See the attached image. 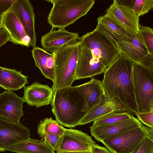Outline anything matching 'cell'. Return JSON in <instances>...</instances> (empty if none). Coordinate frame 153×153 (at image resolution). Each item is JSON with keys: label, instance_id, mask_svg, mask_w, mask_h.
<instances>
[{"label": "cell", "instance_id": "cb8c5ba5", "mask_svg": "<svg viewBox=\"0 0 153 153\" xmlns=\"http://www.w3.org/2000/svg\"><path fill=\"white\" fill-rule=\"evenodd\" d=\"M132 115L127 111L109 113L94 121L92 126L110 125L129 119Z\"/></svg>", "mask_w": 153, "mask_h": 153}, {"label": "cell", "instance_id": "8fae6325", "mask_svg": "<svg viewBox=\"0 0 153 153\" xmlns=\"http://www.w3.org/2000/svg\"><path fill=\"white\" fill-rule=\"evenodd\" d=\"M22 25L30 39L33 48L36 47L37 37L35 30V14L33 7L28 0H16L10 8Z\"/></svg>", "mask_w": 153, "mask_h": 153}, {"label": "cell", "instance_id": "30bf717a", "mask_svg": "<svg viewBox=\"0 0 153 153\" xmlns=\"http://www.w3.org/2000/svg\"><path fill=\"white\" fill-rule=\"evenodd\" d=\"M95 143L87 134L79 130L66 128L60 137L57 151H90Z\"/></svg>", "mask_w": 153, "mask_h": 153}, {"label": "cell", "instance_id": "8d00e7d4", "mask_svg": "<svg viewBox=\"0 0 153 153\" xmlns=\"http://www.w3.org/2000/svg\"><path fill=\"white\" fill-rule=\"evenodd\" d=\"M2 17L0 16V30L2 29Z\"/></svg>", "mask_w": 153, "mask_h": 153}, {"label": "cell", "instance_id": "52a82bcc", "mask_svg": "<svg viewBox=\"0 0 153 153\" xmlns=\"http://www.w3.org/2000/svg\"><path fill=\"white\" fill-rule=\"evenodd\" d=\"M132 78L138 113L153 110V71L134 62Z\"/></svg>", "mask_w": 153, "mask_h": 153}, {"label": "cell", "instance_id": "e0dca14e", "mask_svg": "<svg viewBox=\"0 0 153 153\" xmlns=\"http://www.w3.org/2000/svg\"><path fill=\"white\" fill-rule=\"evenodd\" d=\"M142 125L140 121L131 116L129 119L114 124L90 127V132L95 139L99 142L105 138L121 131L134 128Z\"/></svg>", "mask_w": 153, "mask_h": 153}, {"label": "cell", "instance_id": "3957f363", "mask_svg": "<svg viewBox=\"0 0 153 153\" xmlns=\"http://www.w3.org/2000/svg\"><path fill=\"white\" fill-rule=\"evenodd\" d=\"M51 104L56 120L62 126L70 128L78 126L86 114L83 111L84 98L74 86L54 90Z\"/></svg>", "mask_w": 153, "mask_h": 153}, {"label": "cell", "instance_id": "7c38bea8", "mask_svg": "<svg viewBox=\"0 0 153 153\" xmlns=\"http://www.w3.org/2000/svg\"><path fill=\"white\" fill-rule=\"evenodd\" d=\"M30 134L29 128L20 123H14L0 118V152L28 138Z\"/></svg>", "mask_w": 153, "mask_h": 153}, {"label": "cell", "instance_id": "277c9868", "mask_svg": "<svg viewBox=\"0 0 153 153\" xmlns=\"http://www.w3.org/2000/svg\"><path fill=\"white\" fill-rule=\"evenodd\" d=\"M53 6L47 22L52 28L65 29L86 15L95 3L93 0H48Z\"/></svg>", "mask_w": 153, "mask_h": 153}, {"label": "cell", "instance_id": "d6a6232c", "mask_svg": "<svg viewBox=\"0 0 153 153\" xmlns=\"http://www.w3.org/2000/svg\"><path fill=\"white\" fill-rule=\"evenodd\" d=\"M153 71V55L148 53L140 63Z\"/></svg>", "mask_w": 153, "mask_h": 153}, {"label": "cell", "instance_id": "d6986e66", "mask_svg": "<svg viewBox=\"0 0 153 153\" xmlns=\"http://www.w3.org/2000/svg\"><path fill=\"white\" fill-rule=\"evenodd\" d=\"M126 111V108L116 100L105 97L100 105L86 113L78 126L89 123L110 113Z\"/></svg>", "mask_w": 153, "mask_h": 153}, {"label": "cell", "instance_id": "603a6c76", "mask_svg": "<svg viewBox=\"0 0 153 153\" xmlns=\"http://www.w3.org/2000/svg\"><path fill=\"white\" fill-rule=\"evenodd\" d=\"M66 128L51 117L46 118L40 121L38 126L37 132L40 137L45 134H51L61 137Z\"/></svg>", "mask_w": 153, "mask_h": 153}, {"label": "cell", "instance_id": "74e56055", "mask_svg": "<svg viewBox=\"0 0 153 153\" xmlns=\"http://www.w3.org/2000/svg\"><path fill=\"white\" fill-rule=\"evenodd\" d=\"M89 153H95L92 150H91Z\"/></svg>", "mask_w": 153, "mask_h": 153}, {"label": "cell", "instance_id": "e575fe53", "mask_svg": "<svg viewBox=\"0 0 153 153\" xmlns=\"http://www.w3.org/2000/svg\"><path fill=\"white\" fill-rule=\"evenodd\" d=\"M92 150L95 153H111L106 147L101 146L96 143L94 144Z\"/></svg>", "mask_w": 153, "mask_h": 153}, {"label": "cell", "instance_id": "ac0fdd59", "mask_svg": "<svg viewBox=\"0 0 153 153\" xmlns=\"http://www.w3.org/2000/svg\"><path fill=\"white\" fill-rule=\"evenodd\" d=\"M118 46L119 52L134 62L140 63L149 53L138 34L129 40H118Z\"/></svg>", "mask_w": 153, "mask_h": 153}, {"label": "cell", "instance_id": "44dd1931", "mask_svg": "<svg viewBox=\"0 0 153 153\" xmlns=\"http://www.w3.org/2000/svg\"><path fill=\"white\" fill-rule=\"evenodd\" d=\"M31 52L36 66L45 78L53 82L54 79L53 54L38 47L33 48Z\"/></svg>", "mask_w": 153, "mask_h": 153}, {"label": "cell", "instance_id": "d590c367", "mask_svg": "<svg viewBox=\"0 0 153 153\" xmlns=\"http://www.w3.org/2000/svg\"><path fill=\"white\" fill-rule=\"evenodd\" d=\"M91 151H57L56 152L57 153H89Z\"/></svg>", "mask_w": 153, "mask_h": 153}, {"label": "cell", "instance_id": "484cf974", "mask_svg": "<svg viewBox=\"0 0 153 153\" xmlns=\"http://www.w3.org/2000/svg\"><path fill=\"white\" fill-rule=\"evenodd\" d=\"M138 35L146 47L148 53L153 55V30L140 25Z\"/></svg>", "mask_w": 153, "mask_h": 153}, {"label": "cell", "instance_id": "f1b7e54d", "mask_svg": "<svg viewBox=\"0 0 153 153\" xmlns=\"http://www.w3.org/2000/svg\"><path fill=\"white\" fill-rule=\"evenodd\" d=\"M136 115L142 123L153 129V110L146 112L138 113Z\"/></svg>", "mask_w": 153, "mask_h": 153}, {"label": "cell", "instance_id": "d4e9b609", "mask_svg": "<svg viewBox=\"0 0 153 153\" xmlns=\"http://www.w3.org/2000/svg\"><path fill=\"white\" fill-rule=\"evenodd\" d=\"M99 23L111 32L118 40H128L131 39L130 35L114 23L105 15L99 16L97 19Z\"/></svg>", "mask_w": 153, "mask_h": 153}, {"label": "cell", "instance_id": "f546056e", "mask_svg": "<svg viewBox=\"0 0 153 153\" xmlns=\"http://www.w3.org/2000/svg\"><path fill=\"white\" fill-rule=\"evenodd\" d=\"M61 137L51 134H45L42 136L48 146L54 151H56L58 147Z\"/></svg>", "mask_w": 153, "mask_h": 153}, {"label": "cell", "instance_id": "7402d4cb", "mask_svg": "<svg viewBox=\"0 0 153 153\" xmlns=\"http://www.w3.org/2000/svg\"><path fill=\"white\" fill-rule=\"evenodd\" d=\"M6 151L17 153H55L43 138L39 140L30 137L11 146Z\"/></svg>", "mask_w": 153, "mask_h": 153}, {"label": "cell", "instance_id": "7a4b0ae2", "mask_svg": "<svg viewBox=\"0 0 153 153\" xmlns=\"http://www.w3.org/2000/svg\"><path fill=\"white\" fill-rule=\"evenodd\" d=\"M134 62L121 52L104 73L105 97L116 100L131 115L138 113L132 78Z\"/></svg>", "mask_w": 153, "mask_h": 153}, {"label": "cell", "instance_id": "9c48e42d", "mask_svg": "<svg viewBox=\"0 0 153 153\" xmlns=\"http://www.w3.org/2000/svg\"><path fill=\"white\" fill-rule=\"evenodd\" d=\"M23 97L12 91L5 90L0 94V118L16 123H20L24 115Z\"/></svg>", "mask_w": 153, "mask_h": 153}, {"label": "cell", "instance_id": "836d02e7", "mask_svg": "<svg viewBox=\"0 0 153 153\" xmlns=\"http://www.w3.org/2000/svg\"><path fill=\"white\" fill-rule=\"evenodd\" d=\"M10 40L9 35L7 32L4 29H0V48Z\"/></svg>", "mask_w": 153, "mask_h": 153}, {"label": "cell", "instance_id": "4316f807", "mask_svg": "<svg viewBox=\"0 0 153 153\" xmlns=\"http://www.w3.org/2000/svg\"><path fill=\"white\" fill-rule=\"evenodd\" d=\"M153 8V0H135L133 10L138 17L148 13Z\"/></svg>", "mask_w": 153, "mask_h": 153}, {"label": "cell", "instance_id": "5b68a950", "mask_svg": "<svg viewBox=\"0 0 153 153\" xmlns=\"http://www.w3.org/2000/svg\"><path fill=\"white\" fill-rule=\"evenodd\" d=\"M78 44V42L65 46L52 53L54 79L52 88L54 91L71 86L76 80Z\"/></svg>", "mask_w": 153, "mask_h": 153}, {"label": "cell", "instance_id": "6da1fadb", "mask_svg": "<svg viewBox=\"0 0 153 153\" xmlns=\"http://www.w3.org/2000/svg\"><path fill=\"white\" fill-rule=\"evenodd\" d=\"M120 52L102 34L94 30L79 38L76 80L104 73Z\"/></svg>", "mask_w": 153, "mask_h": 153}, {"label": "cell", "instance_id": "ffe728a7", "mask_svg": "<svg viewBox=\"0 0 153 153\" xmlns=\"http://www.w3.org/2000/svg\"><path fill=\"white\" fill-rule=\"evenodd\" d=\"M27 78L21 71L0 66V86L6 90L21 89L28 83Z\"/></svg>", "mask_w": 153, "mask_h": 153}, {"label": "cell", "instance_id": "83f0119b", "mask_svg": "<svg viewBox=\"0 0 153 153\" xmlns=\"http://www.w3.org/2000/svg\"><path fill=\"white\" fill-rule=\"evenodd\" d=\"M94 30L102 34L119 51L118 46V40L111 32L102 24L98 22H97L96 27Z\"/></svg>", "mask_w": 153, "mask_h": 153}, {"label": "cell", "instance_id": "5bb4252c", "mask_svg": "<svg viewBox=\"0 0 153 153\" xmlns=\"http://www.w3.org/2000/svg\"><path fill=\"white\" fill-rule=\"evenodd\" d=\"M85 101L83 111H88L100 105L105 97L102 81L93 78L84 84L74 86Z\"/></svg>", "mask_w": 153, "mask_h": 153}, {"label": "cell", "instance_id": "8992f818", "mask_svg": "<svg viewBox=\"0 0 153 153\" xmlns=\"http://www.w3.org/2000/svg\"><path fill=\"white\" fill-rule=\"evenodd\" d=\"M146 138L153 143V129L142 125L121 131L101 142L111 153H132Z\"/></svg>", "mask_w": 153, "mask_h": 153}, {"label": "cell", "instance_id": "9a60e30c", "mask_svg": "<svg viewBox=\"0 0 153 153\" xmlns=\"http://www.w3.org/2000/svg\"><path fill=\"white\" fill-rule=\"evenodd\" d=\"M24 102L29 106L39 108L51 103L54 90L47 85L42 84L38 82L23 87Z\"/></svg>", "mask_w": 153, "mask_h": 153}, {"label": "cell", "instance_id": "ba28073f", "mask_svg": "<svg viewBox=\"0 0 153 153\" xmlns=\"http://www.w3.org/2000/svg\"><path fill=\"white\" fill-rule=\"evenodd\" d=\"M104 15L130 35L135 36L137 34L140 25L139 17L132 8L122 4L117 0H114Z\"/></svg>", "mask_w": 153, "mask_h": 153}, {"label": "cell", "instance_id": "4dcf8cb0", "mask_svg": "<svg viewBox=\"0 0 153 153\" xmlns=\"http://www.w3.org/2000/svg\"><path fill=\"white\" fill-rule=\"evenodd\" d=\"M132 153H153V143L145 138Z\"/></svg>", "mask_w": 153, "mask_h": 153}, {"label": "cell", "instance_id": "4fadbf2b", "mask_svg": "<svg viewBox=\"0 0 153 153\" xmlns=\"http://www.w3.org/2000/svg\"><path fill=\"white\" fill-rule=\"evenodd\" d=\"M78 33L70 32L65 29L53 30V28L42 37L41 44L43 49L53 53L62 48L78 42Z\"/></svg>", "mask_w": 153, "mask_h": 153}, {"label": "cell", "instance_id": "1f68e13d", "mask_svg": "<svg viewBox=\"0 0 153 153\" xmlns=\"http://www.w3.org/2000/svg\"><path fill=\"white\" fill-rule=\"evenodd\" d=\"M16 0H0V16L3 15L11 7Z\"/></svg>", "mask_w": 153, "mask_h": 153}, {"label": "cell", "instance_id": "2e32d148", "mask_svg": "<svg viewBox=\"0 0 153 153\" xmlns=\"http://www.w3.org/2000/svg\"><path fill=\"white\" fill-rule=\"evenodd\" d=\"M2 28L9 34L10 41L27 47L30 45V37L26 34L19 21L10 9L2 16Z\"/></svg>", "mask_w": 153, "mask_h": 153}]
</instances>
